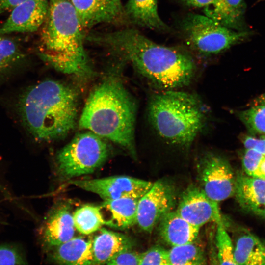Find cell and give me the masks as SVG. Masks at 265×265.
Instances as JSON below:
<instances>
[{
    "label": "cell",
    "instance_id": "obj_29",
    "mask_svg": "<svg viewBox=\"0 0 265 265\" xmlns=\"http://www.w3.org/2000/svg\"><path fill=\"white\" fill-rule=\"evenodd\" d=\"M26 261L15 247L0 244V265H25Z\"/></svg>",
    "mask_w": 265,
    "mask_h": 265
},
{
    "label": "cell",
    "instance_id": "obj_19",
    "mask_svg": "<svg viewBox=\"0 0 265 265\" xmlns=\"http://www.w3.org/2000/svg\"><path fill=\"white\" fill-rule=\"evenodd\" d=\"M124 11L127 23L152 29H168L159 15L157 0H129Z\"/></svg>",
    "mask_w": 265,
    "mask_h": 265
},
{
    "label": "cell",
    "instance_id": "obj_6",
    "mask_svg": "<svg viewBox=\"0 0 265 265\" xmlns=\"http://www.w3.org/2000/svg\"><path fill=\"white\" fill-rule=\"evenodd\" d=\"M110 153L106 139L89 131L78 133L56 154V173L67 180L91 174L106 162Z\"/></svg>",
    "mask_w": 265,
    "mask_h": 265
},
{
    "label": "cell",
    "instance_id": "obj_12",
    "mask_svg": "<svg viewBox=\"0 0 265 265\" xmlns=\"http://www.w3.org/2000/svg\"><path fill=\"white\" fill-rule=\"evenodd\" d=\"M83 30L100 24L127 22L121 0H70Z\"/></svg>",
    "mask_w": 265,
    "mask_h": 265
},
{
    "label": "cell",
    "instance_id": "obj_9",
    "mask_svg": "<svg viewBox=\"0 0 265 265\" xmlns=\"http://www.w3.org/2000/svg\"><path fill=\"white\" fill-rule=\"evenodd\" d=\"M176 190L166 179L153 183L151 188L139 199L136 224L145 232L150 233L161 218L175 206Z\"/></svg>",
    "mask_w": 265,
    "mask_h": 265
},
{
    "label": "cell",
    "instance_id": "obj_17",
    "mask_svg": "<svg viewBox=\"0 0 265 265\" xmlns=\"http://www.w3.org/2000/svg\"><path fill=\"white\" fill-rule=\"evenodd\" d=\"M158 224L160 237L172 247L194 242L200 229L184 219L176 211L166 214Z\"/></svg>",
    "mask_w": 265,
    "mask_h": 265
},
{
    "label": "cell",
    "instance_id": "obj_2",
    "mask_svg": "<svg viewBox=\"0 0 265 265\" xmlns=\"http://www.w3.org/2000/svg\"><path fill=\"white\" fill-rule=\"evenodd\" d=\"M17 108L32 137L42 142L54 141L66 137L76 127L78 93L68 84L47 80L22 93Z\"/></svg>",
    "mask_w": 265,
    "mask_h": 265
},
{
    "label": "cell",
    "instance_id": "obj_28",
    "mask_svg": "<svg viewBox=\"0 0 265 265\" xmlns=\"http://www.w3.org/2000/svg\"><path fill=\"white\" fill-rule=\"evenodd\" d=\"M170 265L168 250L159 246H154L141 253L140 265Z\"/></svg>",
    "mask_w": 265,
    "mask_h": 265
},
{
    "label": "cell",
    "instance_id": "obj_32",
    "mask_svg": "<svg viewBox=\"0 0 265 265\" xmlns=\"http://www.w3.org/2000/svg\"><path fill=\"white\" fill-rule=\"evenodd\" d=\"M243 143L245 149H253L265 155V137L256 138L247 136Z\"/></svg>",
    "mask_w": 265,
    "mask_h": 265
},
{
    "label": "cell",
    "instance_id": "obj_27",
    "mask_svg": "<svg viewBox=\"0 0 265 265\" xmlns=\"http://www.w3.org/2000/svg\"><path fill=\"white\" fill-rule=\"evenodd\" d=\"M238 116L251 132L265 137V105H253Z\"/></svg>",
    "mask_w": 265,
    "mask_h": 265
},
{
    "label": "cell",
    "instance_id": "obj_23",
    "mask_svg": "<svg viewBox=\"0 0 265 265\" xmlns=\"http://www.w3.org/2000/svg\"><path fill=\"white\" fill-rule=\"evenodd\" d=\"M27 55L16 39L0 35V78L23 65Z\"/></svg>",
    "mask_w": 265,
    "mask_h": 265
},
{
    "label": "cell",
    "instance_id": "obj_18",
    "mask_svg": "<svg viewBox=\"0 0 265 265\" xmlns=\"http://www.w3.org/2000/svg\"><path fill=\"white\" fill-rule=\"evenodd\" d=\"M100 230L92 241L94 265L106 264L120 252L134 246V241L125 235L105 228Z\"/></svg>",
    "mask_w": 265,
    "mask_h": 265
},
{
    "label": "cell",
    "instance_id": "obj_34",
    "mask_svg": "<svg viewBox=\"0 0 265 265\" xmlns=\"http://www.w3.org/2000/svg\"><path fill=\"white\" fill-rule=\"evenodd\" d=\"M185 4L198 8H204V9L210 7L214 0H180Z\"/></svg>",
    "mask_w": 265,
    "mask_h": 265
},
{
    "label": "cell",
    "instance_id": "obj_14",
    "mask_svg": "<svg viewBox=\"0 0 265 265\" xmlns=\"http://www.w3.org/2000/svg\"><path fill=\"white\" fill-rule=\"evenodd\" d=\"M240 207L265 217V180L238 173L235 175L234 195Z\"/></svg>",
    "mask_w": 265,
    "mask_h": 265
},
{
    "label": "cell",
    "instance_id": "obj_33",
    "mask_svg": "<svg viewBox=\"0 0 265 265\" xmlns=\"http://www.w3.org/2000/svg\"><path fill=\"white\" fill-rule=\"evenodd\" d=\"M26 0H0V15L13 9Z\"/></svg>",
    "mask_w": 265,
    "mask_h": 265
},
{
    "label": "cell",
    "instance_id": "obj_13",
    "mask_svg": "<svg viewBox=\"0 0 265 265\" xmlns=\"http://www.w3.org/2000/svg\"><path fill=\"white\" fill-rule=\"evenodd\" d=\"M48 7L49 0H26L12 9L0 27V35L37 31L45 20Z\"/></svg>",
    "mask_w": 265,
    "mask_h": 265
},
{
    "label": "cell",
    "instance_id": "obj_26",
    "mask_svg": "<svg viewBox=\"0 0 265 265\" xmlns=\"http://www.w3.org/2000/svg\"><path fill=\"white\" fill-rule=\"evenodd\" d=\"M215 239L219 263L236 265L234 258V246L223 221L217 223Z\"/></svg>",
    "mask_w": 265,
    "mask_h": 265
},
{
    "label": "cell",
    "instance_id": "obj_7",
    "mask_svg": "<svg viewBox=\"0 0 265 265\" xmlns=\"http://www.w3.org/2000/svg\"><path fill=\"white\" fill-rule=\"evenodd\" d=\"M182 29L188 45L205 55L219 53L243 40L250 34L244 30L228 28L205 15H188Z\"/></svg>",
    "mask_w": 265,
    "mask_h": 265
},
{
    "label": "cell",
    "instance_id": "obj_5",
    "mask_svg": "<svg viewBox=\"0 0 265 265\" xmlns=\"http://www.w3.org/2000/svg\"><path fill=\"white\" fill-rule=\"evenodd\" d=\"M150 122L158 134L173 145L187 147L206 123L205 106L196 96L176 90L153 95L148 106Z\"/></svg>",
    "mask_w": 265,
    "mask_h": 265
},
{
    "label": "cell",
    "instance_id": "obj_37",
    "mask_svg": "<svg viewBox=\"0 0 265 265\" xmlns=\"http://www.w3.org/2000/svg\"><path fill=\"white\" fill-rule=\"evenodd\" d=\"M0 188H1V187L0 186Z\"/></svg>",
    "mask_w": 265,
    "mask_h": 265
},
{
    "label": "cell",
    "instance_id": "obj_25",
    "mask_svg": "<svg viewBox=\"0 0 265 265\" xmlns=\"http://www.w3.org/2000/svg\"><path fill=\"white\" fill-rule=\"evenodd\" d=\"M170 265H204L206 258L204 250L194 242L172 246L168 250Z\"/></svg>",
    "mask_w": 265,
    "mask_h": 265
},
{
    "label": "cell",
    "instance_id": "obj_24",
    "mask_svg": "<svg viewBox=\"0 0 265 265\" xmlns=\"http://www.w3.org/2000/svg\"><path fill=\"white\" fill-rule=\"evenodd\" d=\"M73 218L76 229L84 235L95 232L105 225L100 206L85 205L75 211Z\"/></svg>",
    "mask_w": 265,
    "mask_h": 265
},
{
    "label": "cell",
    "instance_id": "obj_4",
    "mask_svg": "<svg viewBox=\"0 0 265 265\" xmlns=\"http://www.w3.org/2000/svg\"><path fill=\"white\" fill-rule=\"evenodd\" d=\"M38 57L55 70L80 80L95 75L84 46L83 29L69 0H49L41 26Z\"/></svg>",
    "mask_w": 265,
    "mask_h": 265
},
{
    "label": "cell",
    "instance_id": "obj_8",
    "mask_svg": "<svg viewBox=\"0 0 265 265\" xmlns=\"http://www.w3.org/2000/svg\"><path fill=\"white\" fill-rule=\"evenodd\" d=\"M197 170L201 188L212 200L218 203L234 195L235 175L222 156L204 154L197 162Z\"/></svg>",
    "mask_w": 265,
    "mask_h": 265
},
{
    "label": "cell",
    "instance_id": "obj_31",
    "mask_svg": "<svg viewBox=\"0 0 265 265\" xmlns=\"http://www.w3.org/2000/svg\"><path fill=\"white\" fill-rule=\"evenodd\" d=\"M141 253L132 249L125 250L120 252L109 261L106 265H140Z\"/></svg>",
    "mask_w": 265,
    "mask_h": 265
},
{
    "label": "cell",
    "instance_id": "obj_30",
    "mask_svg": "<svg viewBox=\"0 0 265 265\" xmlns=\"http://www.w3.org/2000/svg\"><path fill=\"white\" fill-rule=\"evenodd\" d=\"M264 156V155L255 150L245 149L242 159L245 174L253 177Z\"/></svg>",
    "mask_w": 265,
    "mask_h": 265
},
{
    "label": "cell",
    "instance_id": "obj_10",
    "mask_svg": "<svg viewBox=\"0 0 265 265\" xmlns=\"http://www.w3.org/2000/svg\"><path fill=\"white\" fill-rule=\"evenodd\" d=\"M68 183L87 191L95 193L104 200L121 198H140L153 183L127 176L100 179L68 180Z\"/></svg>",
    "mask_w": 265,
    "mask_h": 265
},
{
    "label": "cell",
    "instance_id": "obj_1",
    "mask_svg": "<svg viewBox=\"0 0 265 265\" xmlns=\"http://www.w3.org/2000/svg\"><path fill=\"white\" fill-rule=\"evenodd\" d=\"M86 39L129 61L142 76L164 90L188 85L195 74V64L187 53L158 44L134 28L90 33Z\"/></svg>",
    "mask_w": 265,
    "mask_h": 265
},
{
    "label": "cell",
    "instance_id": "obj_36",
    "mask_svg": "<svg viewBox=\"0 0 265 265\" xmlns=\"http://www.w3.org/2000/svg\"><path fill=\"white\" fill-rule=\"evenodd\" d=\"M265 105V93L259 96L254 102L253 105Z\"/></svg>",
    "mask_w": 265,
    "mask_h": 265
},
{
    "label": "cell",
    "instance_id": "obj_21",
    "mask_svg": "<svg viewBox=\"0 0 265 265\" xmlns=\"http://www.w3.org/2000/svg\"><path fill=\"white\" fill-rule=\"evenodd\" d=\"M245 7L244 0H214L204 12L206 16L228 28L242 30Z\"/></svg>",
    "mask_w": 265,
    "mask_h": 265
},
{
    "label": "cell",
    "instance_id": "obj_35",
    "mask_svg": "<svg viewBox=\"0 0 265 265\" xmlns=\"http://www.w3.org/2000/svg\"><path fill=\"white\" fill-rule=\"evenodd\" d=\"M253 177L265 180V155H264Z\"/></svg>",
    "mask_w": 265,
    "mask_h": 265
},
{
    "label": "cell",
    "instance_id": "obj_20",
    "mask_svg": "<svg viewBox=\"0 0 265 265\" xmlns=\"http://www.w3.org/2000/svg\"><path fill=\"white\" fill-rule=\"evenodd\" d=\"M53 259L57 263L70 265H94L92 241L73 237L56 246Z\"/></svg>",
    "mask_w": 265,
    "mask_h": 265
},
{
    "label": "cell",
    "instance_id": "obj_11",
    "mask_svg": "<svg viewBox=\"0 0 265 265\" xmlns=\"http://www.w3.org/2000/svg\"><path fill=\"white\" fill-rule=\"evenodd\" d=\"M218 203L201 188L192 186L183 192L176 211L189 223L200 228L210 222L222 221Z\"/></svg>",
    "mask_w": 265,
    "mask_h": 265
},
{
    "label": "cell",
    "instance_id": "obj_22",
    "mask_svg": "<svg viewBox=\"0 0 265 265\" xmlns=\"http://www.w3.org/2000/svg\"><path fill=\"white\" fill-rule=\"evenodd\" d=\"M236 265H265V243L254 234L240 236L234 247Z\"/></svg>",
    "mask_w": 265,
    "mask_h": 265
},
{
    "label": "cell",
    "instance_id": "obj_15",
    "mask_svg": "<svg viewBox=\"0 0 265 265\" xmlns=\"http://www.w3.org/2000/svg\"><path fill=\"white\" fill-rule=\"evenodd\" d=\"M73 214L67 205L53 211L45 221L43 239L47 245L57 246L73 238L75 233Z\"/></svg>",
    "mask_w": 265,
    "mask_h": 265
},
{
    "label": "cell",
    "instance_id": "obj_16",
    "mask_svg": "<svg viewBox=\"0 0 265 265\" xmlns=\"http://www.w3.org/2000/svg\"><path fill=\"white\" fill-rule=\"evenodd\" d=\"M138 200L125 197L104 200L100 207L105 225L115 229H125L136 224Z\"/></svg>",
    "mask_w": 265,
    "mask_h": 265
},
{
    "label": "cell",
    "instance_id": "obj_3",
    "mask_svg": "<svg viewBox=\"0 0 265 265\" xmlns=\"http://www.w3.org/2000/svg\"><path fill=\"white\" fill-rule=\"evenodd\" d=\"M136 104L121 79L109 73L90 92L79 127L121 146L134 159Z\"/></svg>",
    "mask_w": 265,
    "mask_h": 265
}]
</instances>
